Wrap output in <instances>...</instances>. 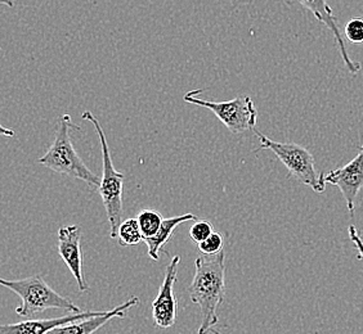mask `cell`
<instances>
[{"label":"cell","mask_w":363,"mask_h":334,"mask_svg":"<svg viewBox=\"0 0 363 334\" xmlns=\"http://www.w3.org/2000/svg\"><path fill=\"white\" fill-rule=\"evenodd\" d=\"M0 130H1V132H3L4 135H7V137H13L14 135L13 130H8L7 127H4V126H1Z\"/></svg>","instance_id":"ffe728a7"},{"label":"cell","mask_w":363,"mask_h":334,"mask_svg":"<svg viewBox=\"0 0 363 334\" xmlns=\"http://www.w3.org/2000/svg\"><path fill=\"white\" fill-rule=\"evenodd\" d=\"M83 231L77 225H67L58 230V253L67 265L77 279L80 292L89 291V286L85 280L83 272V252H82Z\"/></svg>","instance_id":"9c48e42d"},{"label":"cell","mask_w":363,"mask_h":334,"mask_svg":"<svg viewBox=\"0 0 363 334\" xmlns=\"http://www.w3.org/2000/svg\"><path fill=\"white\" fill-rule=\"evenodd\" d=\"M137 220L140 223V230H142L145 238L154 237L155 234L160 229L161 224L164 221L160 212H157L155 209L140 211Z\"/></svg>","instance_id":"9a60e30c"},{"label":"cell","mask_w":363,"mask_h":334,"mask_svg":"<svg viewBox=\"0 0 363 334\" xmlns=\"http://www.w3.org/2000/svg\"><path fill=\"white\" fill-rule=\"evenodd\" d=\"M255 135L260 140V149H268L279 159L291 176L301 181V184L313 189L315 193H323L326 189L325 175L315 167L313 154L306 146H299L293 142H276L269 139L263 132L254 129Z\"/></svg>","instance_id":"277c9868"},{"label":"cell","mask_w":363,"mask_h":334,"mask_svg":"<svg viewBox=\"0 0 363 334\" xmlns=\"http://www.w3.org/2000/svg\"><path fill=\"white\" fill-rule=\"evenodd\" d=\"M203 89L187 93L183 99L191 105H200L213 112L233 134L254 130L258 121V111L249 96H238L227 102H210L199 97Z\"/></svg>","instance_id":"8992f818"},{"label":"cell","mask_w":363,"mask_h":334,"mask_svg":"<svg viewBox=\"0 0 363 334\" xmlns=\"http://www.w3.org/2000/svg\"><path fill=\"white\" fill-rule=\"evenodd\" d=\"M102 311H75L67 313L60 318L55 319H31V321H21L16 324H6L0 327L1 334H39L48 333L57 328L69 326L71 323L83 321L93 315H97Z\"/></svg>","instance_id":"8fae6325"},{"label":"cell","mask_w":363,"mask_h":334,"mask_svg":"<svg viewBox=\"0 0 363 334\" xmlns=\"http://www.w3.org/2000/svg\"><path fill=\"white\" fill-rule=\"evenodd\" d=\"M196 220H199V217L194 215V214H184V215L164 219V221L161 224L160 229L155 234L154 237L145 238L143 239V242L148 247V256L152 258L154 261H159L160 260L159 252H160L161 247L164 244L168 243V241L173 236L177 226H179L183 223L196 221Z\"/></svg>","instance_id":"4fadbf2b"},{"label":"cell","mask_w":363,"mask_h":334,"mask_svg":"<svg viewBox=\"0 0 363 334\" xmlns=\"http://www.w3.org/2000/svg\"><path fill=\"white\" fill-rule=\"evenodd\" d=\"M223 237L217 231H214L209 238H206L197 246L203 255H217L220 250H223Z\"/></svg>","instance_id":"e0dca14e"},{"label":"cell","mask_w":363,"mask_h":334,"mask_svg":"<svg viewBox=\"0 0 363 334\" xmlns=\"http://www.w3.org/2000/svg\"><path fill=\"white\" fill-rule=\"evenodd\" d=\"M0 284L21 297V306L16 309V313L26 319L34 318L36 313H44L48 309L65 310L66 313L82 311L70 299L52 289L42 275L17 280L1 279Z\"/></svg>","instance_id":"3957f363"},{"label":"cell","mask_w":363,"mask_h":334,"mask_svg":"<svg viewBox=\"0 0 363 334\" xmlns=\"http://www.w3.org/2000/svg\"><path fill=\"white\" fill-rule=\"evenodd\" d=\"M140 304L138 297H132L128 299L124 304H121L118 307L112 309L110 311H102L97 315L89 316L83 321L71 323L69 326L60 327L52 330V333H69V334H89L98 330L99 328L104 327L107 321H111L113 318H125L126 311L133 306H137Z\"/></svg>","instance_id":"7c38bea8"},{"label":"cell","mask_w":363,"mask_h":334,"mask_svg":"<svg viewBox=\"0 0 363 334\" xmlns=\"http://www.w3.org/2000/svg\"><path fill=\"white\" fill-rule=\"evenodd\" d=\"M348 234H350V239L352 241V243L358 250V260H363V239L358 234V230H357L354 225H350V228H348Z\"/></svg>","instance_id":"d6986e66"},{"label":"cell","mask_w":363,"mask_h":334,"mask_svg":"<svg viewBox=\"0 0 363 334\" xmlns=\"http://www.w3.org/2000/svg\"><path fill=\"white\" fill-rule=\"evenodd\" d=\"M301 3V6L304 8H307L308 11L311 13L313 14L317 21L323 23L326 28L333 33V35L335 38L336 44H337V48L340 52V56H342V61L345 63L347 69L350 71L352 75H356L361 70V63L353 61L350 57L348 50L345 48V42L342 39V33H340V28L336 21L335 16L333 13V9L330 8L328 4V0H298Z\"/></svg>","instance_id":"30bf717a"},{"label":"cell","mask_w":363,"mask_h":334,"mask_svg":"<svg viewBox=\"0 0 363 334\" xmlns=\"http://www.w3.org/2000/svg\"><path fill=\"white\" fill-rule=\"evenodd\" d=\"M120 246L129 247V246H137L140 242H143V233L140 230V223L137 219H128L125 221H123L119 228Z\"/></svg>","instance_id":"5bb4252c"},{"label":"cell","mask_w":363,"mask_h":334,"mask_svg":"<svg viewBox=\"0 0 363 334\" xmlns=\"http://www.w3.org/2000/svg\"><path fill=\"white\" fill-rule=\"evenodd\" d=\"M214 233L213 225L208 220H196L189 229V236L195 243H201L206 238Z\"/></svg>","instance_id":"2e32d148"},{"label":"cell","mask_w":363,"mask_h":334,"mask_svg":"<svg viewBox=\"0 0 363 334\" xmlns=\"http://www.w3.org/2000/svg\"><path fill=\"white\" fill-rule=\"evenodd\" d=\"M345 38L352 44H363V20L352 18L344 28Z\"/></svg>","instance_id":"ac0fdd59"},{"label":"cell","mask_w":363,"mask_h":334,"mask_svg":"<svg viewBox=\"0 0 363 334\" xmlns=\"http://www.w3.org/2000/svg\"><path fill=\"white\" fill-rule=\"evenodd\" d=\"M0 3H1V4H6V6H8V7H14L13 0H0Z\"/></svg>","instance_id":"44dd1931"},{"label":"cell","mask_w":363,"mask_h":334,"mask_svg":"<svg viewBox=\"0 0 363 334\" xmlns=\"http://www.w3.org/2000/svg\"><path fill=\"white\" fill-rule=\"evenodd\" d=\"M71 127L82 130L80 126L72 122L70 115H62L60 117L53 144L49 146L48 152L38 160V163L58 174L69 175L77 180L85 181L91 187H99L101 179L88 168L71 143Z\"/></svg>","instance_id":"7a4b0ae2"},{"label":"cell","mask_w":363,"mask_h":334,"mask_svg":"<svg viewBox=\"0 0 363 334\" xmlns=\"http://www.w3.org/2000/svg\"><path fill=\"white\" fill-rule=\"evenodd\" d=\"M196 272L189 286V297L201 309V326L199 333L214 332L219 323L218 309L225 296V253L203 255L196 258Z\"/></svg>","instance_id":"6da1fadb"},{"label":"cell","mask_w":363,"mask_h":334,"mask_svg":"<svg viewBox=\"0 0 363 334\" xmlns=\"http://www.w3.org/2000/svg\"><path fill=\"white\" fill-rule=\"evenodd\" d=\"M179 263L181 256L172 258L167 266L164 282L152 302V319L155 326L160 329L173 327L178 316V299L175 297L174 284L178 277Z\"/></svg>","instance_id":"52a82bcc"},{"label":"cell","mask_w":363,"mask_h":334,"mask_svg":"<svg viewBox=\"0 0 363 334\" xmlns=\"http://www.w3.org/2000/svg\"><path fill=\"white\" fill-rule=\"evenodd\" d=\"M83 120L91 121L93 126L96 127L101 142L102 148V161H104V178L101 179V185L98 187V192L105 205L106 212L110 223V237L112 239L118 238L119 228L123 220V184H124V174L115 170L112 163L110 148L106 140L105 132L102 125L99 124L97 117L89 111H85L82 115Z\"/></svg>","instance_id":"5b68a950"},{"label":"cell","mask_w":363,"mask_h":334,"mask_svg":"<svg viewBox=\"0 0 363 334\" xmlns=\"http://www.w3.org/2000/svg\"><path fill=\"white\" fill-rule=\"evenodd\" d=\"M328 184L340 189L350 215L354 214L357 197L363 189V146L353 160L325 175Z\"/></svg>","instance_id":"ba28073f"}]
</instances>
